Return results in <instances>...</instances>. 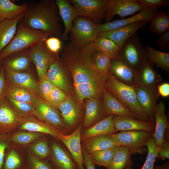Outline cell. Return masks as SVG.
<instances>
[{
    "instance_id": "30",
    "label": "cell",
    "mask_w": 169,
    "mask_h": 169,
    "mask_svg": "<svg viewBox=\"0 0 169 169\" xmlns=\"http://www.w3.org/2000/svg\"><path fill=\"white\" fill-rule=\"evenodd\" d=\"M2 66L10 83L26 87L33 91L39 97L38 81L34 77L32 72H15Z\"/></svg>"
},
{
    "instance_id": "56",
    "label": "cell",
    "mask_w": 169,
    "mask_h": 169,
    "mask_svg": "<svg viewBox=\"0 0 169 169\" xmlns=\"http://www.w3.org/2000/svg\"><path fill=\"white\" fill-rule=\"evenodd\" d=\"M83 155L85 162V169H95V164L89 155L82 149Z\"/></svg>"
},
{
    "instance_id": "49",
    "label": "cell",
    "mask_w": 169,
    "mask_h": 169,
    "mask_svg": "<svg viewBox=\"0 0 169 169\" xmlns=\"http://www.w3.org/2000/svg\"><path fill=\"white\" fill-rule=\"evenodd\" d=\"M44 43L47 49L51 52L58 54L62 47V42L55 36H50L46 38Z\"/></svg>"
},
{
    "instance_id": "36",
    "label": "cell",
    "mask_w": 169,
    "mask_h": 169,
    "mask_svg": "<svg viewBox=\"0 0 169 169\" xmlns=\"http://www.w3.org/2000/svg\"><path fill=\"white\" fill-rule=\"evenodd\" d=\"M8 135L11 144L25 149L27 146L35 141L46 134L17 130Z\"/></svg>"
},
{
    "instance_id": "44",
    "label": "cell",
    "mask_w": 169,
    "mask_h": 169,
    "mask_svg": "<svg viewBox=\"0 0 169 169\" xmlns=\"http://www.w3.org/2000/svg\"><path fill=\"white\" fill-rule=\"evenodd\" d=\"M11 107L19 116L22 118L33 115L35 106L31 104L20 102L8 97H6Z\"/></svg>"
},
{
    "instance_id": "46",
    "label": "cell",
    "mask_w": 169,
    "mask_h": 169,
    "mask_svg": "<svg viewBox=\"0 0 169 169\" xmlns=\"http://www.w3.org/2000/svg\"><path fill=\"white\" fill-rule=\"evenodd\" d=\"M26 152L27 162L25 169H54L49 161H41L26 151Z\"/></svg>"
},
{
    "instance_id": "10",
    "label": "cell",
    "mask_w": 169,
    "mask_h": 169,
    "mask_svg": "<svg viewBox=\"0 0 169 169\" xmlns=\"http://www.w3.org/2000/svg\"><path fill=\"white\" fill-rule=\"evenodd\" d=\"M42 41L29 49L32 62L34 64L38 80L45 75L50 65L59 57L50 51Z\"/></svg>"
},
{
    "instance_id": "5",
    "label": "cell",
    "mask_w": 169,
    "mask_h": 169,
    "mask_svg": "<svg viewBox=\"0 0 169 169\" xmlns=\"http://www.w3.org/2000/svg\"><path fill=\"white\" fill-rule=\"evenodd\" d=\"M118 56L136 73L140 69L146 58V51L137 32L125 42Z\"/></svg>"
},
{
    "instance_id": "59",
    "label": "cell",
    "mask_w": 169,
    "mask_h": 169,
    "mask_svg": "<svg viewBox=\"0 0 169 169\" xmlns=\"http://www.w3.org/2000/svg\"><path fill=\"white\" fill-rule=\"evenodd\" d=\"M2 64H1V63H0V69L2 67Z\"/></svg>"
},
{
    "instance_id": "34",
    "label": "cell",
    "mask_w": 169,
    "mask_h": 169,
    "mask_svg": "<svg viewBox=\"0 0 169 169\" xmlns=\"http://www.w3.org/2000/svg\"><path fill=\"white\" fill-rule=\"evenodd\" d=\"M102 100L107 116L110 115H124L133 118L131 113L105 88Z\"/></svg>"
},
{
    "instance_id": "1",
    "label": "cell",
    "mask_w": 169,
    "mask_h": 169,
    "mask_svg": "<svg viewBox=\"0 0 169 169\" xmlns=\"http://www.w3.org/2000/svg\"><path fill=\"white\" fill-rule=\"evenodd\" d=\"M94 42L80 48L70 43L63 48L60 58L73 79V98L81 105L94 98L102 100L106 75L100 74L93 62Z\"/></svg>"
},
{
    "instance_id": "20",
    "label": "cell",
    "mask_w": 169,
    "mask_h": 169,
    "mask_svg": "<svg viewBox=\"0 0 169 169\" xmlns=\"http://www.w3.org/2000/svg\"><path fill=\"white\" fill-rule=\"evenodd\" d=\"M150 21L144 20L127 25L118 29L99 33L98 38L110 39L120 48L125 42L137 31L145 26Z\"/></svg>"
},
{
    "instance_id": "50",
    "label": "cell",
    "mask_w": 169,
    "mask_h": 169,
    "mask_svg": "<svg viewBox=\"0 0 169 169\" xmlns=\"http://www.w3.org/2000/svg\"><path fill=\"white\" fill-rule=\"evenodd\" d=\"M143 8L158 9L160 7H166L169 4V0H137Z\"/></svg>"
},
{
    "instance_id": "11",
    "label": "cell",
    "mask_w": 169,
    "mask_h": 169,
    "mask_svg": "<svg viewBox=\"0 0 169 169\" xmlns=\"http://www.w3.org/2000/svg\"><path fill=\"white\" fill-rule=\"evenodd\" d=\"M51 150L49 161L54 169H78L70 153L59 141L49 135Z\"/></svg>"
},
{
    "instance_id": "4",
    "label": "cell",
    "mask_w": 169,
    "mask_h": 169,
    "mask_svg": "<svg viewBox=\"0 0 169 169\" xmlns=\"http://www.w3.org/2000/svg\"><path fill=\"white\" fill-rule=\"evenodd\" d=\"M50 36L46 32L28 28L19 23L15 35L0 53V61L13 53L29 49Z\"/></svg>"
},
{
    "instance_id": "51",
    "label": "cell",
    "mask_w": 169,
    "mask_h": 169,
    "mask_svg": "<svg viewBox=\"0 0 169 169\" xmlns=\"http://www.w3.org/2000/svg\"><path fill=\"white\" fill-rule=\"evenodd\" d=\"M8 135L0 134V169H2L6 151L10 145Z\"/></svg>"
},
{
    "instance_id": "15",
    "label": "cell",
    "mask_w": 169,
    "mask_h": 169,
    "mask_svg": "<svg viewBox=\"0 0 169 169\" xmlns=\"http://www.w3.org/2000/svg\"><path fill=\"white\" fill-rule=\"evenodd\" d=\"M68 74L66 67L59 57L50 65L45 75L54 86L62 90L68 96L73 97Z\"/></svg>"
},
{
    "instance_id": "17",
    "label": "cell",
    "mask_w": 169,
    "mask_h": 169,
    "mask_svg": "<svg viewBox=\"0 0 169 169\" xmlns=\"http://www.w3.org/2000/svg\"><path fill=\"white\" fill-rule=\"evenodd\" d=\"M159 9L143 8L137 14L128 18L103 24H96L99 33L114 30L121 27L144 20L150 21L159 11Z\"/></svg>"
},
{
    "instance_id": "12",
    "label": "cell",
    "mask_w": 169,
    "mask_h": 169,
    "mask_svg": "<svg viewBox=\"0 0 169 169\" xmlns=\"http://www.w3.org/2000/svg\"><path fill=\"white\" fill-rule=\"evenodd\" d=\"M134 87L141 108L151 120L155 123V111L159 95L158 84L150 86L137 85Z\"/></svg>"
},
{
    "instance_id": "52",
    "label": "cell",
    "mask_w": 169,
    "mask_h": 169,
    "mask_svg": "<svg viewBox=\"0 0 169 169\" xmlns=\"http://www.w3.org/2000/svg\"><path fill=\"white\" fill-rule=\"evenodd\" d=\"M9 83L4 69L2 66L0 69V101L5 96Z\"/></svg>"
},
{
    "instance_id": "16",
    "label": "cell",
    "mask_w": 169,
    "mask_h": 169,
    "mask_svg": "<svg viewBox=\"0 0 169 169\" xmlns=\"http://www.w3.org/2000/svg\"><path fill=\"white\" fill-rule=\"evenodd\" d=\"M143 8L137 0H108L105 22H111L115 15L123 18L132 15Z\"/></svg>"
},
{
    "instance_id": "37",
    "label": "cell",
    "mask_w": 169,
    "mask_h": 169,
    "mask_svg": "<svg viewBox=\"0 0 169 169\" xmlns=\"http://www.w3.org/2000/svg\"><path fill=\"white\" fill-rule=\"evenodd\" d=\"M28 6L27 2L18 5L9 0H0V21L12 19L24 13Z\"/></svg>"
},
{
    "instance_id": "7",
    "label": "cell",
    "mask_w": 169,
    "mask_h": 169,
    "mask_svg": "<svg viewBox=\"0 0 169 169\" xmlns=\"http://www.w3.org/2000/svg\"><path fill=\"white\" fill-rule=\"evenodd\" d=\"M153 133L142 131H120L111 134L120 145L128 148L131 154L143 155L147 151L145 144Z\"/></svg>"
},
{
    "instance_id": "19",
    "label": "cell",
    "mask_w": 169,
    "mask_h": 169,
    "mask_svg": "<svg viewBox=\"0 0 169 169\" xmlns=\"http://www.w3.org/2000/svg\"><path fill=\"white\" fill-rule=\"evenodd\" d=\"M22 118L12 109L5 97L0 101V134L17 130Z\"/></svg>"
},
{
    "instance_id": "28",
    "label": "cell",
    "mask_w": 169,
    "mask_h": 169,
    "mask_svg": "<svg viewBox=\"0 0 169 169\" xmlns=\"http://www.w3.org/2000/svg\"><path fill=\"white\" fill-rule=\"evenodd\" d=\"M26 162L25 149L10 144L6 151L2 169H25Z\"/></svg>"
},
{
    "instance_id": "3",
    "label": "cell",
    "mask_w": 169,
    "mask_h": 169,
    "mask_svg": "<svg viewBox=\"0 0 169 169\" xmlns=\"http://www.w3.org/2000/svg\"><path fill=\"white\" fill-rule=\"evenodd\" d=\"M105 88L131 113L134 119L152 122L140 106L133 86L119 81L109 72L106 75Z\"/></svg>"
},
{
    "instance_id": "9",
    "label": "cell",
    "mask_w": 169,
    "mask_h": 169,
    "mask_svg": "<svg viewBox=\"0 0 169 169\" xmlns=\"http://www.w3.org/2000/svg\"><path fill=\"white\" fill-rule=\"evenodd\" d=\"M79 16L87 18L96 24L101 23L106 16L108 0H70Z\"/></svg>"
},
{
    "instance_id": "27",
    "label": "cell",
    "mask_w": 169,
    "mask_h": 169,
    "mask_svg": "<svg viewBox=\"0 0 169 169\" xmlns=\"http://www.w3.org/2000/svg\"><path fill=\"white\" fill-rule=\"evenodd\" d=\"M154 116L155 129L152 136L155 139L156 144L160 148L165 141V132L169 127V123L166 114V106L163 101H160L156 104Z\"/></svg>"
},
{
    "instance_id": "43",
    "label": "cell",
    "mask_w": 169,
    "mask_h": 169,
    "mask_svg": "<svg viewBox=\"0 0 169 169\" xmlns=\"http://www.w3.org/2000/svg\"><path fill=\"white\" fill-rule=\"evenodd\" d=\"M146 146L148 154L146 160L141 169H154V163L157 156L160 147L155 144L154 138L152 136L147 141ZM125 169H132V166H129Z\"/></svg>"
},
{
    "instance_id": "54",
    "label": "cell",
    "mask_w": 169,
    "mask_h": 169,
    "mask_svg": "<svg viewBox=\"0 0 169 169\" xmlns=\"http://www.w3.org/2000/svg\"><path fill=\"white\" fill-rule=\"evenodd\" d=\"M169 142L168 141H165L159 151L157 156L159 158H161L163 160L166 158H169Z\"/></svg>"
},
{
    "instance_id": "13",
    "label": "cell",
    "mask_w": 169,
    "mask_h": 169,
    "mask_svg": "<svg viewBox=\"0 0 169 169\" xmlns=\"http://www.w3.org/2000/svg\"><path fill=\"white\" fill-rule=\"evenodd\" d=\"M56 108L59 111L62 118L70 133L81 124V107L72 97L68 96Z\"/></svg>"
},
{
    "instance_id": "24",
    "label": "cell",
    "mask_w": 169,
    "mask_h": 169,
    "mask_svg": "<svg viewBox=\"0 0 169 169\" xmlns=\"http://www.w3.org/2000/svg\"><path fill=\"white\" fill-rule=\"evenodd\" d=\"M109 72L120 82L135 86L136 73L118 56L111 59Z\"/></svg>"
},
{
    "instance_id": "18",
    "label": "cell",
    "mask_w": 169,
    "mask_h": 169,
    "mask_svg": "<svg viewBox=\"0 0 169 169\" xmlns=\"http://www.w3.org/2000/svg\"><path fill=\"white\" fill-rule=\"evenodd\" d=\"M2 66L15 72H32L29 49L13 53L1 60Z\"/></svg>"
},
{
    "instance_id": "35",
    "label": "cell",
    "mask_w": 169,
    "mask_h": 169,
    "mask_svg": "<svg viewBox=\"0 0 169 169\" xmlns=\"http://www.w3.org/2000/svg\"><path fill=\"white\" fill-rule=\"evenodd\" d=\"M25 150L38 159L43 161H49L51 150L49 135H45L27 146Z\"/></svg>"
},
{
    "instance_id": "38",
    "label": "cell",
    "mask_w": 169,
    "mask_h": 169,
    "mask_svg": "<svg viewBox=\"0 0 169 169\" xmlns=\"http://www.w3.org/2000/svg\"><path fill=\"white\" fill-rule=\"evenodd\" d=\"M115 148L114 157L108 169H124L133 165L131 154L128 148L119 145Z\"/></svg>"
},
{
    "instance_id": "53",
    "label": "cell",
    "mask_w": 169,
    "mask_h": 169,
    "mask_svg": "<svg viewBox=\"0 0 169 169\" xmlns=\"http://www.w3.org/2000/svg\"><path fill=\"white\" fill-rule=\"evenodd\" d=\"M156 44L157 46L163 50L169 49V30L159 36Z\"/></svg>"
},
{
    "instance_id": "23",
    "label": "cell",
    "mask_w": 169,
    "mask_h": 169,
    "mask_svg": "<svg viewBox=\"0 0 169 169\" xmlns=\"http://www.w3.org/2000/svg\"><path fill=\"white\" fill-rule=\"evenodd\" d=\"M17 130L44 133L56 139L59 135H63L51 125L33 115L22 118Z\"/></svg>"
},
{
    "instance_id": "14",
    "label": "cell",
    "mask_w": 169,
    "mask_h": 169,
    "mask_svg": "<svg viewBox=\"0 0 169 169\" xmlns=\"http://www.w3.org/2000/svg\"><path fill=\"white\" fill-rule=\"evenodd\" d=\"M82 128V123L69 134L61 135L57 138L67 149L78 169H85L81 144L80 136Z\"/></svg>"
},
{
    "instance_id": "55",
    "label": "cell",
    "mask_w": 169,
    "mask_h": 169,
    "mask_svg": "<svg viewBox=\"0 0 169 169\" xmlns=\"http://www.w3.org/2000/svg\"><path fill=\"white\" fill-rule=\"evenodd\" d=\"M158 90L159 95L164 97L169 96V84L164 83L159 85H158Z\"/></svg>"
},
{
    "instance_id": "45",
    "label": "cell",
    "mask_w": 169,
    "mask_h": 169,
    "mask_svg": "<svg viewBox=\"0 0 169 169\" xmlns=\"http://www.w3.org/2000/svg\"><path fill=\"white\" fill-rule=\"evenodd\" d=\"M111 59L109 57L95 50L93 54V64L97 71L103 75H106L109 72Z\"/></svg>"
},
{
    "instance_id": "25",
    "label": "cell",
    "mask_w": 169,
    "mask_h": 169,
    "mask_svg": "<svg viewBox=\"0 0 169 169\" xmlns=\"http://www.w3.org/2000/svg\"><path fill=\"white\" fill-rule=\"evenodd\" d=\"M81 144L82 149L88 154L120 145L111 134L85 139L81 140Z\"/></svg>"
},
{
    "instance_id": "2",
    "label": "cell",
    "mask_w": 169,
    "mask_h": 169,
    "mask_svg": "<svg viewBox=\"0 0 169 169\" xmlns=\"http://www.w3.org/2000/svg\"><path fill=\"white\" fill-rule=\"evenodd\" d=\"M58 8L54 0L28 3L24 16L19 23L28 28L46 32L51 36L60 37Z\"/></svg>"
},
{
    "instance_id": "41",
    "label": "cell",
    "mask_w": 169,
    "mask_h": 169,
    "mask_svg": "<svg viewBox=\"0 0 169 169\" xmlns=\"http://www.w3.org/2000/svg\"><path fill=\"white\" fill-rule=\"evenodd\" d=\"M94 43L96 51L111 59L118 57L121 48L111 39L105 38H98Z\"/></svg>"
},
{
    "instance_id": "21",
    "label": "cell",
    "mask_w": 169,
    "mask_h": 169,
    "mask_svg": "<svg viewBox=\"0 0 169 169\" xmlns=\"http://www.w3.org/2000/svg\"><path fill=\"white\" fill-rule=\"evenodd\" d=\"M113 121L115 129L117 131H142L154 133L155 123L136 120L126 116L113 115Z\"/></svg>"
},
{
    "instance_id": "29",
    "label": "cell",
    "mask_w": 169,
    "mask_h": 169,
    "mask_svg": "<svg viewBox=\"0 0 169 169\" xmlns=\"http://www.w3.org/2000/svg\"><path fill=\"white\" fill-rule=\"evenodd\" d=\"M153 65L146 57L141 68L136 73L135 86L157 85L161 81V76L154 69Z\"/></svg>"
},
{
    "instance_id": "42",
    "label": "cell",
    "mask_w": 169,
    "mask_h": 169,
    "mask_svg": "<svg viewBox=\"0 0 169 169\" xmlns=\"http://www.w3.org/2000/svg\"><path fill=\"white\" fill-rule=\"evenodd\" d=\"M115 147L97 151L88 154L95 165L103 166L108 169L114 157Z\"/></svg>"
},
{
    "instance_id": "40",
    "label": "cell",
    "mask_w": 169,
    "mask_h": 169,
    "mask_svg": "<svg viewBox=\"0 0 169 169\" xmlns=\"http://www.w3.org/2000/svg\"><path fill=\"white\" fill-rule=\"evenodd\" d=\"M149 28L154 34L162 35L169 30V14L159 11L150 20Z\"/></svg>"
},
{
    "instance_id": "6",
    "label": "cell",
    "mask_w": 169,
    "mask_h": 169,
    "mask_svg": "<svg viewBox=\"0 0 169 169\" xmlns=\"http://www.w3.org/2000/svg\"><path fill=\"white\" fill-rule=\"evenodd\" d=\"M95 23L85 17L79 16L74 20L70 32L71 44L78 47L94 42L98 38Z\"/></svg>"
},
{
    "instance_id": "33",
    "label": "cell",
    "mask_w": 169,
    "mask_h": 169,
    "mask_svg": "<svg viewBox=\"0 0 169 169\" xmlns=\"http://www.w3.org/2000/svg\"><path fill=\"white\" fill-rule=\"evenodd\" d=\"M24 15L23 13L13 19L0 21V53L13 38L18 24Z\"/></svg>"
},
{
    "instance_id": "57",
    "label": "cell",
    "mask_w": 169,
    "mask_h": 169,
    "mask_svg": "<svg viewBox=\"0 0 169 169\" xmlns=\"http://www.w3.org/2000/svg\"><path fill=\"white\" fill-rule=\"evenodd\" d=\"M163 169H169V162H167L163 164L162 165Z\"/></svg>"
},
{
    "instance_id": "26",
    "label": "cell",
    "mask_w": 169,
    "mask_h": 169,
    "mask_svg": "<svg viewBox=\"0 0 169 169\" xmlns=\"http://www.w3.org/2000/svg\"><path fill=\"white\" fill-rule=\"evenodd\" d=\"M55 1L64 27V31L60 37L63 40H69L68 35L72 27L73 21L79 16L76 10L69 0H56Z\"/></svg>"
},
{
    "instance_id": "48",
    "label": "cell",
    "mask_w": 169,
    "mask_h": 169,
    "mask_svg": "<svg viewBox=\"0 0 169 169\" xmlns=\"http://www.w3.org/2000/svg\"><path fill=\"white\" fill-rule=\"evenodd\" d=\"M68 96L63 91L54 86L50 95L48 102L56 107Z\"/></svg>"
},
{
    "instance_id": "8",
    "label": "cell",
    "mask_w": 169,
    "mask_h": 169,
    "mask_svg": "<svg viewBox=\"0 0 169 169\" xmlns=\"http://www.w3.org/2000/svg\"><path fill=\"white\" fill-rule=\"evenodd\" d=\"M33 115L51 125L63 135L71 133L65 125L58 110L49 102L39 98L35 104Z\"/></svg>"
},
{
    "instance_id": "22",
    "label": "cell",
    "mask_w": 169,
    "mask_h": 169,
    "mask_svg": "<svg viewBox=\"0 0 169 169\" xmlns=\"http://www.w3.org/2000/svg\"><path fill=\"white\" fill-rule=\"evenodd\" d=\"M107 116L102 100L94 98L88 99L85 105L82 128H88Z\"/></svg>"
},
{
    "instance_id": "31",
    "label": "cell",
    "mask_w": 169,
    "mask_h": 169,
    "mask_svg": "<svg viewBox=\"0 0 169 169\" xmlns=\"http://www.w3.org/2000/svg\"><path fill=\"white\" fill-rule=\"evenodd\" d=\"M113 116V115H109L91 126L82 129L81 140L100 135L114 134L116 131L114 125Z\"/></svg>"
},
{
    "instance_id": "32",
    "label": "cell",
    "mask_w": 169,
    "mask_h": 169,
    "mask_svg": "<svg viewBox=\"0 0 169 169\" xmlns=\"http://www.w3.org/2000/svg\"><path fill=\"white\" fill-rule=\"evenodd\" d=\"M5 97L18 102L27 103L34 105L39 98L30 89L10 82Z\"/></svg>"
},
{
    "instance_id": "39",
    "label": "cell",
    "mask_w": 169,
    "mask_h": 169,
    "mask_svg": "<svg viewBox=\"0 0 169 169\" xmlns=\"http://www.w3.org/2000/svg\"><path fill=\"white\" fill-rule=\"evenodd\" d=\"M146 57L157 67L169 73V53L161 51L149 45L146 47Z\"/></svg>"
},
{
    "instance_id": "47",
    "label": "cell",
    "mask_w": 169,
    "mask_h": 169,
    "mask_svg": "<svg viewBox=\"0 0 169 169\" xmlns=\"http://www.w3.org/2000/svg\"><path fill=\"white\" fill-rule=\"evenodd\" d=\"M54 85L44 75L38 82L39 97L48 102L49 98Z\"/></svg>"
},
{
    "instance_id": "58",
    "label": "cell",
    "mask_w": 169,
    "mask_h": 169,
    "mask_svg": "<svg viewBox=\"0 0 169 169\" xmlns=\"http://www.w3.org/2000/svg\"><path fill=\"white\" fill-rule=\"evenodd\" d=\"M154 169H163L162 166L157 165L155 167H154Z\"/></svg>"
}]
</instances>
